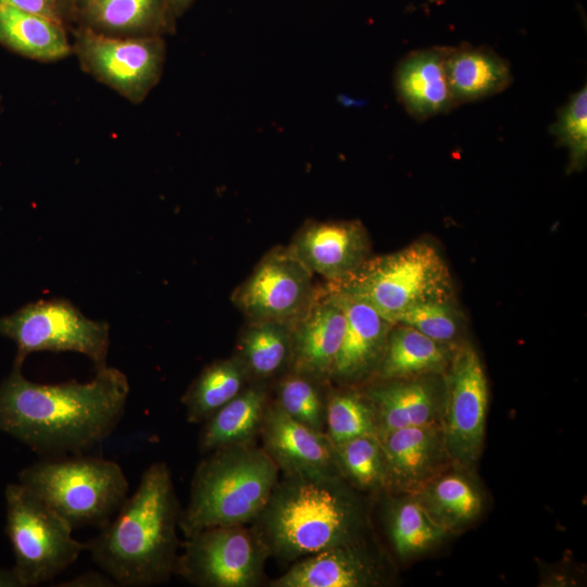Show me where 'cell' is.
<instances>
[{
  "mask_svg": "<svg viewBox=\"0 0 587 587\" xmlns=\"http://www.w3.org/2000/svg\"><path fill=\"white\" fill-rule=\"evenodd\" d=\"M22 366L14 360L0 383V432L45 457L83 454L110 437L129 394L122 371L104 365L87 383L38 384Z\"/></svg>",
  "mask_w": 587,
  "mask_h": 587,
  "instance_id": "1",
  "label": "cell"
},
{
  "mask_svg": "<svg viewBox=\"0 0 587 587\" xmlns=\"http://www.w3.org/2000/svg\"><path fill=\"white\" fill-rule=\"evenodd\" d=\"M180 507L164 462L148 466L136 491L86 544L91 560L117 586L148 587L175 574Z\"/></svg>",
  "mask_w": 587,
  "mask_h": 587,
  "instance_id": "2",
  "label": "cell"
},
{
  "mask_svg": "<svg viewBox=\"0 0 587 587\" xmlns=\"http://www.w3.org/2000/svg\"><path fill=\"white\" fill-rule=\"evenodd\" d=\"M362 503L340 475L283 473L252 522L270 555L297 561L362 539Z\"/></svg>",
  "mask_w": 587,
  "mask_h": 587,
  "instance_id": "3",
  "label": "cell"
},
{
  "mask_svg": "<svg viewBox=\"0 0 587 587\" xmlns=\"http://www.w3.org/2000/svg\"><path fill=\"white\" fill-rule=\"evenodd\" d=\"M209 453L193 473L189 501L180 513L185 538L210 527L252 523L279 478L274 460L252 442Z\"/></svg>",
  "mask_w": 587,
  "mask_h": 587,
  "instance_id": "4",
  "label": "cell"
},
{
  "mask_svg": "<svg viewBox=\"0 0 587 587\" xmlns=\"http://www.w3.org/2000/svg\"><path fill=\"white\" fill-rule=\"evenodd\" d=\"M25 486L75 529L102 527L128 497L127 478L116 462L99 457H45L18 473Z\"/></svg>",
  "mask_w": 587,
  "mask_h": 587,
  "instance_id": "5",
  "label": "cell"
},
{
  "mask_svg": "<svg viewBox=\"0 0 587 587\" xmlns=\"http://www.w3.org/2000/svg\"><path fill=\"white\" fill-rule=\"evenodd\" d=\"M329 288L364 300L395 324L413 305L454 300L448 265L426 240L367 258L348 278L330 284Z\"/></svg>",
  "mask_w": 587,
  "mask_h": 587,
  "instance_id": "6",
  "label": "cell"
},
{
  "mask_svg": "<svg viewBox=\"0 0 587 587\" xmlns=\"http://www.w3.org/2000/svg\"><path fill=\"white\" fill-rule=\"evenodd\" d=\"M4 499L12 569L22 587L53 579L85 551L86 544L73 537L71 524L25 486L9 484Z\"/></svg>",
  "mask_w": 587,
  "mask_h": 587,
  "instance_id": "7",
  "label": "cell"
},
{
  "mask_svg": "<svg viewBox=\"0 0 587 587\" xmlns=\"http://www.w3.org/2000/svg\"><path fill=\"white\" fill-rule=\"evenodd\" d=\"M0 335L15 342L18 362L37 351H73L89 358L96 369L107 365L109 324L86 317L66 299L27 303L0 317Z\"/></svg>",
  "mask_w": 587,
  "mask_h": 587,
  "instance_id": "8",
  "label": "cell"
},
{
  "mask_svg": "<svg viewBox=\"0 0 587 587\" xmlns=\"http://www.w3.org/2000/svg\"><path fill=\"white\" fill-rule=\"evenodd\" d=\"M175 574L201 587H255L262 583L270 552L243 524L215 526L185 538Z\"/></svg>",
  "mask_w": 587,
  "mask_h": 587,
  "instance_id": "9",
  "label": "cell"
},
{
  "mask_svg": "<svg viewBox=\"0 0 587 587\" xmlns=\"http://www.w3.org/2000/svg\"><path fill=\"white\" fill-rule=\"evenodd\" d=\"M76 51L87 72L135 103L159 82L165 58L160 35L122 37L88 27L79 32Z\"/></svg>",
  "mask_w": 587,
  "mask_h": 587,
  "instance_id": "10",
  "label": "cell"
},
{
  "mask_svg": "<svg viewBox=\"0 0 587 587\" xmlns=\"http://www.w3.org/2000/svg\"><path fill=\"white\" fill-rule=\"evenodd\" d=\"M441 432L451 461L474 465L482 452L488 405V384L476 350L457 347L448 364Z\"/></svg>",
  "mask_w": 587,
  "mask_h": 587,
  "instance_id": "11",
  "label": "cell"
},
{
  "mask_svg": "<svg viewBox=\"0 0 587 587\" xmlns=\"http://www.w3.org/2000/svg\"><path fill=\"white\" fill-rule=\"evenodd\" d=\"M312 275L289 247L276 248L236 289L233 300L252 322L292 324L317 297Z\"/></svg>",
  "mask_w": 587,
  "mask_h": 587,
  "instance_id": "12",
  "label": "cell"
},
{
  "mask_svg": "<svg viewBox=\"0 0 587 587\" xmlns=\"http://www.w3.org/2000/svg\"><path fill=\"white\" fill-rule=\"evenodd\" d=\"M289 248L312 274L337 284L367 259L370 239L360 221L310 222Z\"/></svg>",
  "mask_w": 587,
  "mask_h": 587,
  "instance_id": "13",
  "label": "cell"
},
{
  "mask_svg": "<svg viewBox=\"0 0 587 587\" xmlns=\"http://www.w3.org/2000/svg\"><path fill=\"white\" fill-rule=\"evenodd\" d=\"M346 330V314L338 295L328 289L316 297L291 325L294 373L319 383L330 378Z\"/></svg>",
  "mask_w": 587,
  "mask_h": 587,
  "instance_id": "14",
  "label": "cell"
},
{
  "mask_svg": "<svg viewBox=\"0 0 587 587\" xmlns=\"http://www.w3.org/2000/svg\"><path fill=\"white\" fill-rule=\"evenodd\" d=\"M386 465V487L415 492L439 475L449 459L439 423L377 435Z\"/></svg>",
  "mask_w": 587,
  "mask_h": 587,
  "instance_id": "15",
  "label": "cell"
},
{
  "mask_svg": "<svg viewBox=\"0 0 587 587\" xmlns=\"http://www.w3.org/2000/svg\"><path fill=\"white\" fill-rule=\"evenodd\" d=\"M260 435L262 448L283 473L321 472L340 475L334 445L327 434L292 419L276 402L267 405Z\"/></svg>",
  "mask_w": 587,
  "mask_h": 587,
  "instance_id": "16",
  "label": "cell"
},
{
  "mask_svg": "<svg viewBox=\"0 0 587 587\" xmlns=\"http://www.w3.org/2000/svg\"><path fill=\"white\" fill-rule=\"evenodd\" d=\"M378 560L362 539L335 546L296 561L271 587H369L383 582Z\"/></svg>",
  "mask_w": 587,
  "mask_h": 587,
  "instance_id": "17",
  "label": "cell"
},
{
  "mask_svg": "<svg viewBox=\"0 0 587 587\" xmlns=\"http://www.w3.org/2000/svg\"><path fill=\"white\" fill-rule=\"evenodd\" d=\"M334 291L346 314V330L330 378L353 382L377 370L395 323L364 300Z\"/></svg>",
  "mask_w": 587,
  "mask_h": 587,
  "instance_id": "18",
  "label": "cell"
},
{
  "mask_svg": "<svg viewBox=\"0 0 587 587\" xmlns=\"http://www.w3.org/2000/svg\"><path fill=\"white\" fill-rule=\"evenodd\" d=\"M445 47L415 50L404 57L395 73L399 101L417 121L458 107L445 72Z\"/></svg>",
  "mask_w": 587,
  "mask_h": 587,
  "instance_id": "19",
  "label": "cell"
},
{
  "mask_svg": "<svg viewBox=\"0 0 587 587\" xmlns=\"http://www.w3.org/2000/svg\"><path fill=\"white\" fill-rule=\"evenodd\" d=\"M375 417L376 435L391 430L438 423L444 402L426 379H389L366 394Z\"/></svg>",
  "mask_w": 587,
  "mask_h": 587,
  "instance_id": "20",
  "label": "cell"
},
{
  "mask_svg": "<svg viewBox=\"0 0 587 587\" xmlns=\"http://www.w3.org/2000/svg\"><path fill=\"white\" fill-rule=\"evenodd\" d=\"M444 65L458 105L499 93L513 80L507 60L488 47H445Z\"/></svg>",
  "mask_w": 587,
  "mask_h": 587,
  "instance_id": "21",
  "label": "cell"
},
{
  "mask_svg": "<svg viewBox=\"0 0 587 587\" xmlns=\"http://www.w3.org/2000/svg\"><path fill=\"white\" fill-rule=\"evenodd\" d=\"M455 348L436 341L410 326L395 324L376 372L385 379L439 372L448 366Z\"/></svg>",
  "mask_w": 587,
  "mask_h": 587,
  "instance_id": "22",
  "label": "cell"
},
{
  "mask_svg": "<svg viewBox=\"0 0 587 587\" xmlns=\"http://www.w3.org/2000/svg\"><path fill=\"white\" fill-rule=\"evenodd\" d=\"M266 408L267 394L263 386L245 387L203 422L200 450L209 453L220 448L252 442L260 434Z\"/></svg>",
  "mask_w": 587,
  "mask_h": 587,
  "instance_id": "23",
  "label": "cell"
},
{
  "mask_svg": "<svg viewBox=\"0 0 587 587\" xmlns=\"http://www.w3.org/2000/svg\"><path fill=\"white\" fill-rule=\"evenodd\" d=\"M86 27L114 36L171 30L166 0H91L77 11Z\"/></svg>",
  "mask_w": 587,
  "mask_h": 587,
  "instance_id": "24",
  "label": "cell"
},
{
  "mask_svg": "<svg viewBox=\"0 0 587 587\" xmlns=\"http://www.w3.org/2000/svg\"><path fill=\"white\" fill-rule=\"evenodd\" d=\"M0 45L38 61H55L71 52L62 24L4 3H0Z\"/></svg>",
  "mask_w": 587,
  "mask_h": 587,
  "instance_id": "25",
  "label": "cell"
},
{
  "mask_svg": "<svg viewBox=\"0 0 587 587\" xmlns=\"http://www.w3.org/2000/svg\"><path fill=\"white\" fill-rule=\"evenodd\" d=\"M414 494L429 517L447 532L470 524L483 507L477 488L458 473L437 475Z\"/></svg>",
  "mask_w": 587,
  "mask_h": 587,
  "instance_id": "26",
  "label": "cell"
},
{
  "mask_svg": "<svg viewBox=\"0 0 587 587\" xmlns=\"http://www.w3.org/2000/svg\"><path fill=\"white\" fill-rule=\"evenodd\" d=\"M248 377L237 357L205 366L182 398L187 421L193 424L207 421L245 388Z\"/></svg>",
  "mask_w": 587,
  "mask_h": 587,
  "instance_id": "27",
  "label": "cell"
},
{
  "mask_svg": "<svg viewBox=\"0 0 587 587\" xmlns=\"http://www.w3.org/2000/svg\"><path fill=\"white\" fill-rule=\"evenodd\" d=\"M291 323L258 321L242 332L237 358L249 376L268 378L290 361Z\"/></svg>",
  "mask_w": 587,
  "mask_h": 587,
  "instance_id": "28",
  "label": "cell"
},
{
  "mask_svg": "<svg viewBox=\"0 0 587 587\" xmlns=\"http://www.w3.org/2000/svg\"><path fill=\"white\" fill-rule=\"evenodd\" d=\"M388 530L394 548L401 558L427 550L447 533L429 517L415 498L391 503L388 510Z\"/></svg>",
  "mask_w": 587,
  "mask_h": 587,
  "instance_id": "29",
  "label": "cell"
},
{
  "mask_svg": "<svg viewBox=\"0 0 587 587\" xmlns=\"http://www.w3.org/2000/svg\"><path fill=\"white\" fill-rule=\"evenodd\" d=\"M340 476L358 488L386 487V465L377 435L359 436L334 445Z\"/></svg>",
  "mask_w": 587,
  "mask_h": 587,
  "instance_id": "30",
  "label": "cell"
},
{
  "mask_svg": "<svg viewBox=\"0 0 587 587\" xmlns=\"http://www.w3.org/2000/svg\"><path fill=\"white\" fill-rule=\"evenodd\" d=\"M325 424L333 445L359 436L376 435L372 405L365 395L357 391H339L329 397Z\"/></svg>",
  "mask_w": 587,
  "mask_h": 587,
  "instance_id": "31",
  "label": "cell"
},
{
  "mask_svg": "<svg viewBox=\"0 0 587 587\" xmlns=\"http://www.w3.org/2000/svg\"><path fill=\"white\" fill-rule=\"evenodd\" d=\"M317 384V380L294 373L280 382L276 403L292 419L323 432L326 402Z\"/></svg>",
  "mask_w": 587,
  "mask_h": 587,
  "instance_id": "32",
  "label": "cell"
},
{
  "mask_svg": "<svg viewBox=\"0 0 587 587\" xmlns=\"http://www.w3.org/2000/svg\"><path fill=\"white\" fill-rule=\"evenodd\" d=\"M549 132L558 145L569 150V171H582L587 162V89L584 86L572 95L565 105L558 111L555 122Z\"/></svg>",
  "mask_w": 587,
  "mask_h": 587,
  "instance_id": "33",
  "label": "cell"
},
{
  "mask_svg": "<svg viewBox=\"0 0 587 587\" xmlns=\"http://www.w3.org/2000/svg\"><path fill=\"white\" fill-rule=\"evenodd\" d=\"M396 324L410 326L436 341L455 346L463 319L454 300L430 301L405 310L397 317Z\"/></svg>",
  "mask_w": 587,
  "mask_h": 587,
  "instance_id": "34",
  "label": "cell"
},
{
  "mask_svg": "<svg viewBox=\"0 0 587 587\" xmlns=\"http://www.w3.org/2000/svg\"><path fill=\"white\" fill-rule=\"evenodd\" d=\"M18 10L33 13L63 25L61 0H0Z\"/></svg>",
  "mask_w": 587,
  "mask_h": 587,
  "instance_id": "35",
  "label": "cell"
},
{
  "mask_svg": "<svg viewBox=\"0 0 587 587\" xmlns=\"http://www.w3.org/2000/svg\"><path fill=\"white\" fill-rule=\"evenodd\" d=\"M58 587H116L117 584L104 572L87 571L68 580L57 585Z\"/></svg>",
  "mask_w": 587,
  "mask_h": 587,
  "instance_id": "36",
  "label": "cell"
},
{
  "mask_svg": "<svg viewBox=\"0 0 587 587\" xmlns=\"http://www.w3.org/2000/svg\"><path fill=\"white\" fill-rule=\"evenodd\" d=\"M193 1L195 0H166L167 15L172 26Z\"/></svg>",
  "mask_w": 587,
  "mask_h": 587,
  "instance_id": "37",
  "label": "cell"
},
{
  "mask_svg": "<svg viewBox=\"0 0 587 587\" xmlns=\"http://www.w3.org/2000/svg\"><path fill=\"white\" fill-rule=\"evenodd\" d=\"M0 587H22L13 569L0 567Z\"/></svg>",
  "mask_w": 587,
  "mask_h": 587,
  "instance_id": "38",
  "label": "cell"
},
{
  "mask_svg": "<svg viewBox=\"0 0 587 587\" xmlns=\"http://www.w3.org/2000/svg\"><path fill=\"white\" fill-rule=\"evenodd\" d=\"M71 1L75 10L78 11L91 0H71Z\"/></svg>",
  "mask_w": 587,
  "mask_h": 587,
  "instance_id": "39",
  "label": "cell"
}]
</instances>
